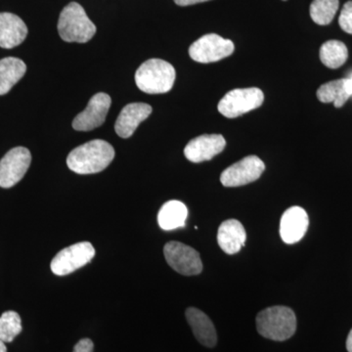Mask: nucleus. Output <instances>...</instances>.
<instances>
[{
	"label": "nucleus",
	"instance_id": "1",
	"mask_svg": "<svg viewBox=\"0 0 352 352\" xmlns=\"http://www.w3.org/2000/svg\"><path fill=\"white\" fill-rule=\"evenodd\" d=\"M115 157V150L107 141L95 139L69 153L67 164L78 175H94L105 170Z\"/></svg>",
	"mask_w": 352,
	"mask_h": 352
},
{
	"label": "nucleus",
	"instance_id": "2",
	"mask_svg": "<svg viewBox=\"0 0 352 352\" xmlns=\"http://www.w3.org/2000/svg\"><path fill=\"white\" fill-rule=\"evenodd\" d=\"M258 332L266 339L283 342L293 337L296 330V317L291 308L272 307L256 316Z\"/></svg>",
	"mask_w": 352,
	"mask_h": 352
},
{
	"label": "nucleus",
	"instance_id": "3",
	"mask_svg": "<svg viewBox=\"0 0 352 352\" xmlns=\"http://www.w3.org/2000/svg\"><path fill=\"white\" fill-rule=\"evenodd\" d=\"M175 76V69L168 62L150 59L136 71L135 82L139 89L145 94H166L173 88Z\"/></svg>",
	"mask_w": 352,
	"mask_h": 352
},
{
	"label": "nucleus",
	"instance_id": "4",
	"mask_svg": "<svg viewBox=\"0 0 352 352\" xmlns=\"http://www.w3.org/2000/svg\"><path fill=\"white\" fill-rule=\"evenodd\" d=\"M58 32L67 43H85L94 38L96 27L87 17L82 6L71 2L60 14Z\"/></svg>",
	"mask_w": 352,
	"mask_h": 352
},
{
	"label": "nucleus",
	"instance_id": "5",
	"mask_svg": "<svg viewBox=\"0 0 352 352\" xmlns=\"http://www.w3.org/2000/svg\"><path fill=\"white\" fill-rule=\"evenodd\" d=\"M263 100V92L259 88H238L226 94L217 108L222 116L234 119L261 107Z\"/></svg>",
	"mask_w": 352,
	"mask_h": 352
},
{
	"label": "nucleus",
	"instance_id": "6",
	"mask_svg": "<svg viewBox=\"0 0 352 352\" xmlns=\"http://www.w3.org/2000/svg\"><path fill=\"white\" fill-rule=\"evenodd\" d=\"M94 256L95 249L91 243H76L58 252L51 261V271L57 276H65L87 265Z\"/></svg>",
	"mask_w": 352,
	"mask_h": 352
},
{
	"label": "nucleus",
	"instance_id": "7",
	"mask_svg": "<svg viewBox=\"0 0 352 352\" xmlns=\"http://www.w3.org/2000/svg\"><path fill=\"white\" fill-rule=\"evenodd\" d=\"M164 258L173 270L184 276H194L203 271L200 254L183 243L171 241L164 248Z\"/></svg>",
	"mask_w": 352,
	"mask_h": 352
},
{
	"label": "nucleus",
	"instance_id": "8",
	"mask_svg": "<svg viewBox=\"0 0 352 352\" xmlns=\"http://www.w3.org/2000/svg\"><path fill=\"white\" fill-rule=\"evenodd\" d=\"M235 50L232 41L219 34H208L201 36L189 48V55L198 63L208 64L230 56Z\"/></svg>",
	"mask_w": 352,
	"mask_h": 352
},
{
	"label": "nucleus",
	"instance_id": "9",
	"mask_svg": "<svg viewBox=\"0 0 352 352\" xmlns=\"http://www.w3.org/2000/svg\"><path fill=\"white\" fill-rule=\"evenodd\" d=\"M32 163L31 152L25 147H16L0 161V187L11 188L24 177Z\"/></svg>",
	"mask_w": 352,
	"mask_h": 352
},
{
	"label": "nucleus",
	"instance_id": "10",
	"mask_svg": "<svg viewBox=\"0 0 352 352\" xmlns=\"http://www.w3.org/2000/svg\"><path fill=\"white\" fill-rule=\"evenodd\" d=\"M265 170V164L258 157L248 156L227 168L220 175L226 187H239L258 180Z\"/></svg>",
	"mask_w": 352,
	"mask_h": 352
},
{
	"label": "nucleus",
	"instance_id": "11",
	"mask_svg": "<svg viewBox=\"0 0 352 352\" xmlns=\"http://www.w3.org/2000/svg\"><path fill=\"white\" fill-rule=\"evenodd\" d=\"M111 103L112 100L108 94L103 92L95 94L88 102L85 110L78 113L74 120V129L78 131H90L101 126L105 122Z\"/></svg>",
	"mask_w": 352,
	"mask_h": 352
},
{
	"label": "nucleus",
	"instance_id": "12",
	"mask_svg": "<svg viewBox=\"0 0 352 352\" xmlns=\"http://www.w3.org/2000/svg\"><path fill=\"white\" fill-rule=\"evenodd\" d=\"M226 141L220 134H205L192 139L184 149V155L192 163L210 161L223 151Z\"/></svg>",
	"mask_w": 352,
	"mask_h": 352
},
{
	"label": "nucleus",
	"instance_id": "13",
	"mask_svg": "<svg viewBox=\"0 0 352 352\" xmlns=\"http://www.w3.org/2000/svg\"><path fill=\"white\" fill-rule=\"evenodd\" d=\"M309 219L300 207H292L284 212L280 221V235L286 244H295L307 233Z\"/></svg>",
	"mask_w": 352,
	"mask_h": 352
},
{
	"label": "nucleus",
	"instance_id": "14",
	"mask_svg": "<svg viewBox=\"0 0 352 352\" xmlns=\"http://www.w3.org/2000/svg\"><path fill=\"white\" fill-rule=\"evenodd\" d=\"M152 107L146 103H131L122 109L115 124V131L122 138H129L139 124L148 119Z\"/></svg>",
	"mask_w": 352,
	"mask_h": 352
},
{
	"label": "nucleus",
	"instance_id": "15",
	"mask_svg": "<svg viewBox=\"0 0 352 352\" xmlns=\"http://www.w3.org/2000/svg\"><path fill=\"white\" fill-rule=\"evenodd\" d=\"M28 36L24 21L12 13H0V47L11 50L20 45Z\"/></svg>",
	"mask_w": 352,
	"mask_h": 352
},
{
	"label": "nucleus",
	"instance_id": "16",
	"mask_svg": "<svg viewBox=\"0 0 352 352\" xmlns=\"http://www.w3.org/2000/svg\"><path fill=\"white\" fill-rule=\"evenodd\" d=\"M247 234L243 224L237 219L222 222L217 232V242L222 251L227 254H237L245 247Z\"/></svg>",
	"mask_w": 352,
	"mask_h": 352
},
{
	"label": "nucleus",
	"instance_id": "17",
	"mask_svg": "<svg viewBox=\"0 0 352 352\" xmlns=\"http://www.w3.org/2000/svg\"><path fill=\"white\" fill-rule=\"evenodd\" d=\"M185 315L199 342L207 347L215 346L217 342V331L208 315L196 307H189Z\"/></svg>",
	"mask_w": 352,
	"mask_h": 352
},
{
	"label": "nucleus",
	"instance_id": "18",
	"mask_svg": "<svg viewBox=\"0 0 352 352\" xmlns=\"http://www.w3.org/2000/svg\"><path fill=\"white\" fill-rule=\"evenodd\" d=\"M188 208L179 201H168L164 204L157 214V223L164 230L170 231L185 226Z\"/></svg>",
	"mask_w": 352,
	"mask_h": 352
},
{
	"label": "nucleus",
	"instance_id": "19",
	"mask_svg": "<svg viewBox=\"0 0 352 352\" xmlns=\"http://www.w3.org/2000/svg\"><path fill=\"white\" fill-rule=\"evenodd\" d=\"M27 66L21 59L7 57L0 60V95L8 94L24 76Z\"/></svg>",
	"mask_w": 352,
	"mask_h": 352
},
{
	"label": "nucleus",
	"instance_id": "20",
	"mask_svg": "<svg viewBox=\"0 0 352 352\" xmlns=\"http://www.w3.org/2000/svg\"><path fill=\"white\" fill-rule=\"evenodd\" d=\"M352 96L346 85V78L333 80L322 85L317 90V98L322 103H333L336 108H340Z\"/></svg>",
	"mask_w": 352,
	"mask_h": 352
},
{
	"label": "nucleus",
	"instance_id": "21",
	"mask_svg": "<svg viewBox=\"0 0 352 352\" xmlns=\"http://www.w3.org/2000/svg\"><path fill=\"white\" fill-rule=\"evenodd\" d=\"M349 50L346 44L339 41H329L320 48L322 63L330 69H338L346 63Z\"/></svg>",
	"mask_w": 352,
	"mask_h": 352
},
{
	"label": "nucleus",
	"instance_id": "22",
	"mask_svg": "<svg viewBox=\"0 0 352 352\" xmlns=\"http://www.w3.org/2000/svg\"><path fill=\"white\" fill-rule=\"evenodd\" d=\"M339 6V0H314L310 6V17L317 25H329L335 18Z\"/></svg>",
	"mask_w": 352,
	"mask_h": 352
},
{
	"label": "nucleus",
	"instance_id": "23",
	"mask_svg": "<svg viewBox=\"0 0 352 352\" xmlns=\"http://www.w3.org/2000/svg\"><path fill=\"white\" fill-rule=\"evenodd\" d=\"M22 320L15 311H6L0 316V340L4 342H13L22 332Z\"/></svg>",
	"mask_w": 352,
	"mask_h": 352
},
{
	"label": "nucleus",
	"instance_id": "24",
	"mask_svg": "<svg viewBox=\"0 0 352 352\" xmlns=\"http://www.w3.org/2000/svg\"><path fill=\"white\" fill-rule=\"evenodd\" d=\"M339 24L342 31L352 34V1H347L342 7L339 18Z\"/></svg>",
	"mask_w": 352,
	"mask_h": 352
},
{
	"label": "nucleus",
	"instance_id": "25",
	"mask_svg": "<svg viewBox=\"0 0 352 352\" xmlns=\"http://www.w3.org/2000/svg\"><path fill=\"white\" fill-rule=\"evenodd\" d=\"M94 342L90 339H82L74 347L73 352H94Z\"/></svg>",
	"mask_w": 352,
	"mask_h": 352
},
{
	"label": "nucleus",
	"instance_id": "26",
	"mask_svg": "<svg viewBox=\"0 0 352 352\" xmlns=\"http://www.w3.org/2000/svg\"><path fill=\"white\" fill-rule=\"evenodd\" d=\"M210 0H175V2L179 6H194V4L201 3V2H207Z\"/></svg>",
	"mask_w": 352,
	"mask_h": 352
},
{
	"label": "nucleus",
	"instance_id": "27",
	"mask_svg": "<svg viewBox=\"0 0 352 352\" xmlns=\"http://www.w3.org/2000/svg\"><path fill=\"white\" fill-rule=\"evenodd\" d=\"M346 349L347 351L352 352V329L351 332L349 333V337H347Z\"/></svg>",
	"mask_w": 352,
	"mask_h": 352
},
{
	"label": "nucleus",
	"instance_id": "28",
	"mask_svg": "<svg viewBox=\"0 0 352 352\" xmlns=\"http://www.w3.org/2000/svg\"><path fill=\"white\" fill-rule=\"evenodd\" d=\"M346 85L347 87H349V91H351V94L352 95V76L351 78H346Z\"/></svg>",
	"mask_w": 352,
	"mask_h": 352
},
{
	"label": "nucleus",
	"instance_id": "29",
	"mask_svg": "<svg viewBox=\"0 0 352 352\" xmlns=\"http://www.w3.org/2000/svg\"><path fill=\"white\" fill-rule=\"evenodd\" d=\"M0 352H7V347L6 342L3 340H0Z\"/></svg>",
	"mask_w": 352,
	"mask_h": 352
}]
</instances>
